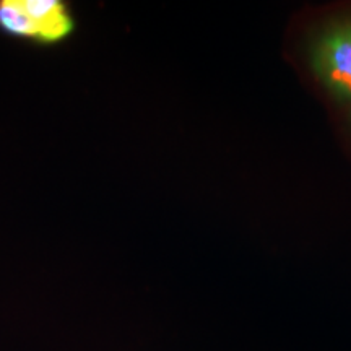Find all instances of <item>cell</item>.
Returning <instances> with one entry per match:
<instances>
[{"mask_svg": "<svg viewBox=\"0 0 351 351\" xmlns=\"http://www.w3.org/2000/svg\"><path fill=\"white\" fill-rule=\"evenodd\" d=\"M348 124H350V127H351V112H350V117H348Z\"/></svg>", "mask_w": 351, "mask_h": 351, "instance_id": "cell-4", "label": "cell"}, {"mask_svg": "<svg viewBox=\"0 0 351 351\" xmlns=\"http://www.w3.org/2000/svg\"><path fill=\"white\" fill-rule=\"evenodd\" d=\"M21 5L33 20L41 43H57L73 29V19L59 0H21Z\"/></svg>", "mask_w": 351, "mask_h": 351, "instance_id": "cell-2", "label": "cell"}, {"mask_svg": "<svg viewBox=\"0 0 351 351\" xmlns=\"http://www.w3.org/2000/svg\"><path fill=\"white\" fill-rule=\"evenodd\" d=\"M314 77L333 99L351 104V13H339L315 29L307 46Z\"/></svg>", "mask_w": 351, "mask_h": 351, "instance_id": "cell-1", "label": "cell"}, {"mask_svg": "<svg viewBox=\"0 0 351 351\" xmlns=\"http://www.w3.org/2000/svg\"><path fill=\"white\" fill-rule=\"evenodd\" d=\"M0 28L12 36L39 41L36 26L21 5V0H0Z\"/></svg>", "mask_w": 351, "mask_h": 351, "instance_id": "cell-3", "label": "cell"}]
</instances>
